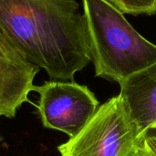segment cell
I'll return each instance as SVG.
<instances>
[{"mask_svg": "<svg viewBox=\"0 0 156 156\" xmlns=\"http://www.w3.org/2000/svg\"><path fill=\"white\" fill-rule=\"evenodd\" d=\"M0 36L54 80H73L91 61L76 0H0Z\"/></svg>", "mask_w": 156, "mask_h": 156, "instance_id": "6da1fadb", "label": "cell"}, {"mask_svg": "<svg viewBox=\"0 0 156 156\" xmlns=\"http://www.w3.org/2000/svg\"><path fill=\"white\" fill-rule=\"evenodd\" d=\"M95 75L121 84L156 62V45L106 0H82Z\"/></svg>", "mask_w": 156, "mask_h": 156, "instance_id": "7a4b0ae2", "label": "cell"}, {"mask_svg": "<svg viewBox=\"0 0 156 156\" xmlns=\"http://www.w3.org/2000/svg\"><path fill=\"white\" fill-rule=\"evenodd\" d=\"M140 138L138 127L119 94L100 105L83 129L58 151L61 156H128Z\"/></svg>", "mask_w": 156, "mask_h": 156, "instance_id": "3957f363", "label": "cell"}, {"mask_svg": "<svg viewBox=\"0 0 156 156\" xmlns=\"http://www.w3.org/2000/svg\"><path fill=\"white\" fill-rule=\"evenodd\" d=\"M37 108L44 127L72 138L89 122L100 107L94 93L74 81L48 80L36 86Z\"/></svg>", "mask_w": 156, "mask_h": 156, "instance_id": "277c9868", "label": "cell"}, {"mask_svg": "<svg viewBox=\"0 0 156 156\" xmlns=\"http://www.w3.org/2000/svg\"><path fill=\"white\" fill-rule=\"evenodd\" d=\"M39 69L28 62L0 36V117L15 118L17 110L36 90Z\"/></svg>", "mask_w": 156, "mask_h": 156, "instance_id": "5b68a950", "label": "cell"}, {"mask_svg": "<svg viewBox=\"0 0 156 156\" xmlns=\"http://www.w3.org/2000/svg\"><path fill=\"white\" fill-rule=\"evenodd\" d=\"M120 86V95L142 135L156 124V62Z\"/></svg>", "mask_w": 156, "mask_h": 156, "instance_id": "8992f818", "label": "cell"}, {"mask_svg": "<svg viewBox=\"0 0 156 156\" xmlns=\"http://www.w3.org/2000/svg\"><path fill=\"white\" fill-rule=\"evenodd\" d=\"M123 14L152 16L156 13V0H106Z\"/></svg>", "mask_w": 156, "mask_h": 156, "instance_id": "52a82bcc", "label": "cell"}, {"mask_svg": "<svg viewBox=\"0 0 156 156\" xmlns=\"http://www.w3.org/2000/svg\"><path fill=\"white\" fill-rule=\"evenodd\" d=\"M141 142L148 156H156V124L141 135Z\"/></svg>", "mask_w": 156, "mask_h": 156, "instance_id": "ba28073f", "label": "cell"}, {"mask_svg": "<svg viewBox=\"0 0 156 156\" xmlns=\"http://www.w3.org/2000/svg\"><path fill=\"white\" fill-rule=\"evenodd\" d=\"M128 156H148L142 142H141V138H140L138 144H136V146L133 148V150L129 154Z\"/></svg>", "mask_w": 156, "mask_h": 156, "instance_id": "9c48e42d", "label": "cell"}, {"mask_svg": "<svg viewBox=\"0 0 156 156\" xmlns=\"http://www.w3.org/2000/svg\"><path fill=\"white\" fill-rule=\"evenodd\" d=\"M1 141H2V136L0 135V142H1Z\"/></svg>", "mask_w": 156, "mask_h": 156, "instance_id": "30bf717a", "label": "cell"}]
</instances>
